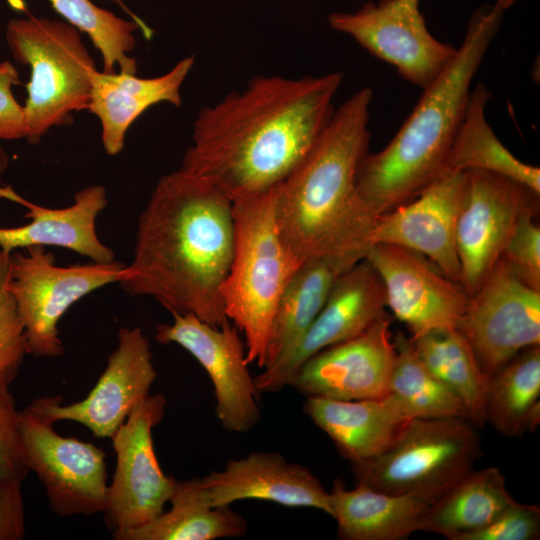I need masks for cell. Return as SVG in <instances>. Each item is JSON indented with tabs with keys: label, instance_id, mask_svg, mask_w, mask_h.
<instances>
[{
	"label": "cell",
	"instance_id": "cell-1",
	"mask_svg": "<svg viewBox=\"0 0 540 540\" xmlns=\"http://www.w3.org/2000/svg\"><path fill=\"white\" fill-rule=\"evenodd\" d=\"M344 75H258L203 107L181 168L232 201L280 184L312 148L335 107Z\"/></svg>",
	"mask_w": 540,
	"mask_h": 540
},
{
	"label": "cell",
	"instance_id": "cell-2",
	"mask_svg": "<svg viewBox=\"0 0 540 540\" xmlns=\"http://www.w3.org/2000/svg\"><path fill=\"white\" fill-rule=\"evenodd\" d=\"M234 246L233 201L207 179L179 168L157 182L137 228L120 286L172 314L229 322L221 298Z\"/></svg>",
	"mask_w": 540,
	"mask_h": 540
},
{
	"label": "cell",
	"instance_id": "cell-3",
	"mask_svg": "<svg viewBox=\"0 0 540 540\" xmlns=\"http://www.w3.org/2000/svg\"><path fill=\"white\" fill-rule=\"evenodd\" d=\"M372 99V89L363 87L335 108L309 152L275 187L276 224L299 263L321 257L357 263L372 246L378 217L356 187L369 152Z\"/></svg>",
	"mask_w": 540,
	"mask_h": 540
},
{
	"label": "cell",
	"instance_id": "cell-4",
	"mask_svg": "<svg viewBox=\"0 0 540 540\" xmlns=\"http://www.w3.org/2000/svg\"><path fill=\"white\" fill-rule=\"evenodd\" d=\"M517 0H496L475 10L456 55L425 89L391 141L367 153L356 177L358 195L376 217L413 200L448 174L447 162L472 90V80Z\"/></svg>",
	"mask_w": 540,
	"mask_h": 540
},
{
	"label": "cell",
	"instance_id": "cell-5",
	"mask_svg": "<svg viewBox=\"0 0 540 540\" xmlns=\"http://www.w3.org/2000/svg\"><path fill=\"white\" fill-rule=\"evenodd\" d=\"M275 187L233 200V255L221 287L226 317L244 335L247 362L261 369L279 299L301 264L280 236Z\"/></svg>",
	"mask_w": 540,
	"mask_h": 540
},
{
	"label": "cell",
	"instance_id": "cell-6",
	"mask_svg": "<svg viewBox=\"0 0 540 540\" xmlns=\"http://www.w3.org/2000/svg\"><path fill=\"white\" fill-rule=\"evenodd\" d=\"M5 40L13 58L30 67L25 140L36 145L51 128L71 125L75 112L88 109L98 69L81 33L61 20L33 15L11 19Z\"/></svg>",
	"mask_w": 540,
	"mask_h": 540
},
{
	"label": "cell",
	"instance_id": "cell-7",
	"mask_svg": "<svg viewBox=\"0 0 540 540\" xmlns=\"http://www.w3.org/2000/svg\"><path fill=\"white\" fill-rule=\"evenodd\" d=\"M477 430L465 418H412L382 454L351 463L355 483L389 494L451 486L479 457Z\"/></svg>",
	"mask_w": 540,
	"mask_h": 540
},
{
	"label": "cell",
	"instance_id": "cell-8",
	"mask_svg": "<svg viewBox=\"0 0 540 540\" xmlns=\"http://www.w3.org/2000/svg\"><path fill=\"white\" fill-rule=\"evenodd\" d=\"M126 264L118 261L57 266L44 246L14 251L10 256L8 289L22 322L27 354L58 357L64 353L58 322L83 297L119 283Z\"/></svg>",
	"mask_w": 540,
	"mask_h": 540
},
{
	"label": "cell",
	"instance_id": "cell-9",
	"mask_svg": "<svg viewBox=\"0 0 540 540\" xmlns=\"http://www.w3.org/2000/svg\"><path fill=\"white\" fill-rule=\"evenodd\" d=\"M165 408L163 394H149L111 438L116 465L103 514L112 534L154 520L175 491L177 479L162 471L152 438L153 428L162 421Z\"/></svg>",
	"mask_w": 540,
	"mask_h": 540
},
{
	"label": "cell",
	"instance_id": "cell-10",
	"mask_svg": "<svg viewBox=\"0 0 540 540\" xmlns=\"http://www.w3.org/2000/svg\"><path fill=\"white\" fill-rule=\"evenodd\" d=\"M332 29L354 39L371 55L394 66L398 74L422 90L456 55L457 48L428 30L420 0L367 2L354 12H333Z\"/></svg>",
	"mask_w": 540,
	"mask_h": 540
},
{
	"label": "cell",
	"instance_id": "cell-11",
	"mask_svg": "<svg viewBox=\"0 0 540 540\" xmlns=\"http://www.w3.org/2000/svg\"><path fill=\"white\" fill-rule=\"evenodd\" d=\"M455 329L469 343L488 379L522 350L540 344V291L499 259L470 296Z\"/></svg>",
	"mask_w": 540,
	"mask_h": 540
},
{
	"label": "cell",
	"instance_id": "cell-12",
	"mask_svg": "<svg viewBox=\"0 0 540 540\" xmlns=\"http://www.w3.org/2000/svg\"><path fill=\"white\" fill-rule=\"evenodd\" d=\"M540 193L514 179L483 170L467 171V187L456 225L461 285L468 296L498 262L520 219L539 212Z\"/></svg>",
	"mask_w": 540,
	"mask_h": 540
},
{
	"label": "cell",
	"instance_id": "cell-13",
	"mask_svg": "<svg viewBox=\"0 0 540 540\" xmlns=\"http://www.w3.org/2000/svg\"><path fill=\"white\" fill-rule=\"evenodd\" d=\"M19 424L27 467L44 486L51 510L59 517L103 513L105 452L58 434L54 423L28 407L20 410Z\"/></svg>",
	"mask_w": 540,
	"mask_h": 540
},
{
	"label": "cell",
	"instance_id": "cell-14",
	"mask_svg": "<svg viewBox=\"0 0 540 540\" xmlns=\"http://www.w3.org/2000/svg\"><path fill=\"white\" fill-rule=\"evenodd\" d=\"M172 316V323L156 327L155 340L181 346L204 368L214 389L216 417L224 430H252L262 419L260 392L249 372L239 329L230 321L216 327L190 313Z\"/></svg>",
	"mask_w": 540,
	"mask_h": 540
},
{
	"label": "cell",
	"instance_id": "cell-15",
	"mask_svg": "<svg viewBox=\"0 0 540 540\" xmlns=\"http://www.w3.org/2000/svg\"><path fill=\"white\" fill-rule=\"evenodd\" d=\"M157 378L150 342L139 327H122L97 383L82 400L62 404L60 396L34 399L27 407L50 422L74 421L94 437L112 438Z\"/></svg>",
	"mask_w": 540,
	"mask_h": 540
},
{
	"label": "cell",
	"instance_id": "cell-16",
	"mask_svg": "<svg viewBox=\"0 0 540 540\" xmlns=\"http://www.w3.org/2000/svg\"><path fill=\"white\" fill-rule=\"evenodd\" d=\"M383 283L363 259L335 282L323 308L302 335L270 366L254 377L259 392H276L288 386L296 370L316 353L358 336L386 316Z\"/></svg>",
	"mask_w": 540,
	"mask_h": 540
},
{
	"label": "cell",
	"instance_id": "cell-17",
	"mask_svg": "<svg viewBox=\"0 0 540 540\" xmlns=\"http://www.w3.org/2000/svg\"><path fill=\"white\" fill-rule=\"evenodd\" d=\"M364 259L383 283L387 308L411 336L455 329L468 295L428 258L401 246L377 243Z\"/></svg>",
	"mask_w": 540,
	"mask_h": 540
},
{
	"label": "cell",
	"instance_id": "cell-18",
	"mask_svg": "<svg viewBox=\"0 0 540 540\" xmlns=\"http://www.w3.org/2000/svg\"><path fill=\"white\" fill-rule=\"evenodd\" d=\"M389 316L307 359L288 386L305 398L363 400L390 393L396 350Z\"/></svg>",
	"mask_w": 540,
	"mask_h": 540
},
{
	"label": "cell",
	"instance_id": "cell-19",
	"mask_svg": "<svg viewBox=\"0 0 540 540\" xmlns=\"http://www.w3.org/2000/svg\"><path fill=\"white\" fill-rule=\"evenodd\" d=\"M466 187L467 171L443 176L413 200L379 216L371 234L372 245L392 244L418 252L461 285L456 225Z\"/></svg>",
	"mask_w": 540,
	"mask_h": 540
},
{
	"label": "cell",
	"instance_id": "cell-20",
	"mask_svg": "<svg viewBox=\"0 0 540 540\" xmlns=\"http://www.w3.org/2000/svg\"><path fill=\"white\" fill-rule=\"evenodd\" d=\"M212 507L263 500L286 507L314 508L333 518L330 493L306 466L278 452H251L201 478Z\"/></svg>",
	"mask_w": 540,
	"mask_h": 540
},
{
	"label": "cell",
	"instance_id": "cell-21",
	"mask_svg": "<svg viewBox=\"0 0 540 540\" xmlns=\"http://www.w3.org/2000/svg\"><path fill=\"white\" fill-rule=\"evenodd\" d=\"M0 198L25 207L30 222L18 227H0V251L11 255L17 249L32 246L62 247L94 262H111L115 253L96 233V219L107 205L102 185H90L74 195L73 204L47 208L19 195L10 185L0 186Z\"/></svg>",
	"mask_w": 540,
	"mask_h": 540
},
{
	"label": "cell",
	"instance_id": "cell-22",
	"mask_svg": "<svg viewBox=\"0 0 540 540\" xmlns=\"http://www.w3.org/2000/svg\"><path fill=\"white\" fill-rule=\"evenodd\" d=\"M452 486V485H451ZM389 494L335 479L330 493L337 535L342 540H403L422 531L435 502L451 487Z\"/></svg>",
	"mask_w": 540,
	"mask_h": 540
},
{
	"label": "cell",
	"instance_id": "cell-23",
	"mask_svg": "<svg viewBox=\"0 0 540 540\" xmlns=\"http://www.w3.org/2000/svg\"><path fill=\"white\" fill-rule=\"evenodd\" d=\"M194 62L193 56L185 57L167 73L152 78L95 71L87 110L100 122L102 145L108 155L123 150L128 129L148 108L161 102L181 105V87Z\"/></svg>",
	"mask_w": 540,
	"mask_h": 540
},
{
	"label": "cell",
	"instance_id": "cell-24",
	"mask_svg": "<svg viewBox=\"0 0 540 540\" xmlns=\"http://www.w3.org/2000/svg\"><path fill=\"white\" fill-rule=\"evenodd\" d=\"M303 411L350 463L382 454L411 419L391 393L347 401L306 398Z\"/></svg>",
	"mask_w": 540,
	"mask_h": 540
},
{
	"label": "cell",
	"instance_id": "cell-25",
	"mask_svg": "<svg viewBox=\"0 0 540 540\" xmlns=\"http://www.w3.org/2000/svg\"><path fill=\"white\" fill-rule=\"evenodd\" d=\"M171 508L151 522L119 533L116 540H215L246 534V520L230 506L212 507L201 478L177 480Z\"/></svg>",
	"mask_w": 540,
	"mask_h": 540
},
{
	"label": "cell",
	"instance_id": "cell-26",
	"mask_svg": "<svg viewBox=\"0 0 540 540\" xmlns=\"http://www.w3.org/2000/svg\"><path fill=\"white\" fill-rule=\"evenodd\" d=\"M515 502L497 467L471 469L432 506L422 531L465 540L491 524Z\"/></svg>",
	"mask_w": 540,
	"mask_h": 540
},
{
	"label": "cell",
	"instance_id": "cell-27",
	"mask_svg": "<svg viewBox=\"0 0 540 540\" xmlns=\"http://www.w3.org/2000/svg\"><path fill=\"white\" fill-rule=\"evenodd\" d=\"M355 264L332 257L300 264L279 299L263 368L270 366L302 337L323 308L339 276Z\"/></svg>",
	"mask_w": 540,
	"mask_h": 540
},
{
	"label": "cell",
	"instance_id": "cell-28",
	"mask_svg": "<svg viewBox=\"0 0 540 540\" xmlns=\"http://www.w3.org/2000/svg\"><path fill=\"white\" fill-rule=\"evenodd\" d=\"M491 92L484 83L471 90L464 116L453 139L448 173L483 170L504 175L540 193V169L515 157L496 137L485 117Z\"/></svg>",
	"mask_w": 540,
	"mask_h": 540
},
{
	"label": "cell",
	"instance_id": "cell-29",
	"mask_svg": "<svg viewBox=\"0 0 540 540\" xmlns=\"http://www.w3.org/2000/svg\"><path fill=\"white\" fill-rule=\"evenodd\" d=\"M486 422L507 437L540 424V347L522 350L487 382Z\"/></svg>",
	"mask_w": 540,
	"mask_h": 540
},
{
	"label": "cell",
	"instance_id": "cell-30",
	"mask_svg": "<svg viewBox=\"0 0 540 540\" xmlns=\"http://www.w3.org/2000/svg\"><path fill=\"white\" fill-rule=\"evenodd\" d=\"M410 340L426 368L461 399L469 422L482 428L486 423L487 379L464 336L449 329L410 336Z\"/></svg>",
	"mask_w": 540,
	"mask_h": 540
},
{
	"label": "cell",
	"instance_id": "cell-31",
	"mask_svg": "<svg viewBox=\"0 0 540 540\" xmlns=\"http://www.w3.org/2000/svg\"><path fill=\"white\" fill-rule=\"evenodd\" d=\"M392 337L396 355L390 378V393L408 417H459L468 420L461 399L420 361L410 336L397 331Z\"/></svg>",
	"mask_w": 540,
	"mask_h": 540
},
{
	"label": "cell",
	"instance_id": "cell-32",
	"mask_svg": "<svg viewBox=\"0 0 540 540\" xmlns=\"http://www.w3.org/2000/svg\"><path fill=\"white\" fill-rule=\"evenodd\" d=\"M52 8L85 33L102 58L104 73L136 74L137 63L129 53L136 46L137 22L125 20L95 5L91 0H48Z\"/></svg>",
	"mask_w": 540,
	"mask_h": 540
},
{
	"label": "cell",
	"instance_id": "cell-33",
	"mask_svg": "<svg viewBox=\"0 0 540 540\" xmlns=\"http://www.w3.org/2000/svg\"><path fill=\"white\" fill-rule=\"evenodd\" d=\"M10 256L0 251V382L16 379L27 354V340L15 301L8 289Z\"/></svg>",
	"mask_w": 540,
	"mask_h": 540
},
{
	"label": "cell",
	"instance_id": "cell-34",
	"mask_svg": "<svg viewBox=\"0 0 540 540\" xmlns=\"http://www.w3.org/2000/svg\"><path fill=\"white\" fill-rule=\"evenodd\" d=\"M535 217L520 219L499 259L523 283L540 291V227Z\"/></svg>",
	"mask_w": 540,
	"mask_h": 540
},
{
	"label": "cell",
	"instance_id": "cell-35",
	"mask_svg": "<svg viewBox=\"0 0 540 540\" xmlns=\"http://www.w3.org/2000/svg\"><path fill=\"white\" fill-rule=\"evenodd\" d=\"M19 412L10 385L0 382V476L24 480L30 471L22 445Z\"/></svg>",
	"mask_w": 540,
	"mask_h": 540
},
{
	"label": "cell",
	"instance_id": "cell-36",
	"mask_svg": "<svg viewBox=\"0 0 540 540\" xmlns=\"http://www.w3.org/2000/svg\"><path fill=\"white\" fill-rule=\"evenodd\" d=\"M540 536V508L514 502L491 524L465 540H536Z\"/></svg>",
	"mask_w": 540,
	"mask_h": 540
},
{
	"label": "cell",
	"instance_id": "cell-37",
	"mask_svg": "<svg viewBox=\"0 0 540 540\" xmlns=\"http://www.w3.org/2000/svg\"><path fill=\"white\" fill-rule=\"evenodd\" d=\"M19 84V73L10 61L0 62V140L26 139L27 126L24 106L13 93Z\"/></svg>",
	"mask_w": 540,
	"mask_h": 540
},
{
	"label": "cell",
	"instance_id": "cell-38",
	"mask_svg": "<svg viewBox=\"0 0 540 540\" xmlns=\"http://www.w3.org/2000/svg\"><path fill=\"white\" fill-rule=\"evenodd\" d=\"M23 481L0 476V540H21L25 536Z\"/></svg>",
	"mask_w": 540,
	"mask_h": 540
},
{
	"label": "cell",
	"instance_id": "cell-39",
	"mask_svg": "<svg viewBox=\"0 0 540 540\" xmlns=\"http://www.w3.org/2000/svg\"><path fill=\"white\" fill-rule=\"evenodd\" d=\"M109 2H112L114 4H117L124 12L130 16V18L137 22L141 28L142 33L146 38H150L152 36V30L142 21L133 11H131L127 5L124 3L123 0H106Z\"/></svg>",
	"mask_w": 540,
	"mask_h": 540
},
{
	"label": "cell",
	"instance_id": "cell-40",
	"mask_svg": "<svg viewBox=\"0 0 540 540\" xmlns=\"http://www.w3.org/2000/svg\"><path fill=\"white\" fill-rule=\"evenodd\" d=\"M9 165V156L3 146L0 144V175H2Z\"/></svg>",
	"mask_w": 540,
	"mask_h": 540
}]
</instances>
